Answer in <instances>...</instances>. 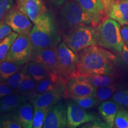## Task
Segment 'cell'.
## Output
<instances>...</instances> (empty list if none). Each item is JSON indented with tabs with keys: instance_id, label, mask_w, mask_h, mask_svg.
Returning <instances> with one entry per match:
<instances>
[{
	"instance_id": "8fae6325",
	"label": "cell",
	"mask_w": 128,
	"mask_h": 128,
	"mask_svg": "<svg viewBox=\"0 0 128 128\" xmlns=\"http://www.w3.org/2000/svg\"><path fill=\"white\" fill-rule=\"evenodd\" d=\"M68 126L66 108L63 103L55 104L48 110L44 128H64Z\"/></svg>"
},
{
	"instance_id": "9a60e30c",
	"label": "cell",
	"mask_w": 128,
	"mask_h": 128,
	"mask_svg": "<svg viewBox=\"0 0 128 128\" xmlns=\"http://www.w3.org/2000/svg\"><path fill=\"white\" fill-rule=\"evenodd\" d=\"M17 7L32 23L46 12L47 9L42 0H17Z\"/></svg>"
},
{
	"instance_id": "d590c367",
	"label": "cell",
	"mask_w": 128,
	"mask_h": 128,
	"mask_svg": "<svg viewBox=\"0 0 128 128\" xmlns=\"http://www.w3.org/2000/svg\"><path fill=\"white\" fill-rule=\"evenodd\" d=\"M14 91L5 82H0V98L13 93Z\"/></svg>"
},
{
	"instance_id": "f35d334b",
	"label": "cell",
	"mask_w": 128,
	"mask_h": 128,
	"mask_svg": "<svg viewBox=\"0 0 128 128\" xmlns=\"http://www.w3.org/2000/svg\"><path fill=\"white\" fill-rule=\"evenodd\" d=\"M102 1V2L103 3L104 7L106 10L107 11V12H108H108H109V10L111 7V6L113 4V3L114 2V0H100Z\"/></svg>"
},
{
	"instance_id": "f1b7e54d",
	"label": "cell",
	"mask_w": 128,
	"mask_h": 128,
	"mask_svg": "<svg viewBox=\"0 0 128 128\" xmlns=\"http://www.w3.org/2000/svg\"><path fill=\"white\" fill-rule=\"evenodd\" d=\"M114 127L128 128V112L124 108H119L114 120Z\"/></svg>"
},
{
	"instance_id": "ffe728a7",
	"label": "cell",
	"mask_w": 128,
	"mask_h": 128,
	"mask_svg": "<svg viewBox=\"0 0 128 128\" xmlns=\"http://www.w3.org/2000/svg\"><path fill=\"white\" fill-rule=\"evenodd\" d=\"M66 82L57 75L51 72L48 76L37 83L33 96L55 90L62 85L66 84Z\"/></svg>"
},
{
	"instance_id": "484cf974",
	"label": "cell",
	"mask_w": 128,
	"mask_h": 128,
	"mask_svg": "<svg viewBox=\"0 0 128 128\" xmlns=\"http://www.w3.org/2000/svg\"><path fill=\"white\" fill-rule=\"evenodd\" d=\"M116 90V87L113 85L103 86L96 88L94 97L97 99L98 103L105 102L112 97Z\"/></svg>"
},
{
	"instance_id": "7c38bea8",
	"label": "cell",
	"mask_w": 128,
	"mask_h": 128,
	"mask_svg": "<svg viewBox=\"0 0 128 128\" xmlns=\"http://www.w3.org/2000/svg\"><path fill=\"white\" fill-rule=\"evenodd\" d=\"M65 84L57 88L31 97L33 108H50L56 104L61 97L65 98Z\"/></svg>"
},
{
	"instance_id": "d4e9b609",
	"label": "cell",
	"mask_w": 128,
	"mask_h": 128,
	"mask_svg": "<svg viewBox=\"0 0 128 128\" xmlns=\"http://www.w3.org/2000/svg\"><path fill=\"white\" fill-rule=\"evenodd\" d=\"M18 34V33L13 32L2 40H0V62L6 60L11 46Z\"/></svg>"
},
{
	"instance_id": "83f0119b",
	"label": "cell",
	"mask_w": 128,
	"mask_h": 128,
	"mask_svg": "<svg viewBox=\"0 0 128 128\" xmlns=\"http://www.w3.org/2000/svg\"><path fill=\"white\" fill-rule=\"evenodd\" d=\"M27 72V68L26 65L23 66V68L16 72L14 74L11 76L7 81H5V82L10 87L12 90H13L14 92H16V90H17L19 84H20V81L23 79V76H25Z\"/></svg>"
},
{
	"instance_id": "4dcf8cb0",
	"label": "cell",
	"mask_w": 128,
	"mask_h": 128,
	"mask_svg": "<svg viewBox=\"0 0 128 128\" xmlns=\"http://www.w3.org/2000/svg\"><path fill=\"white\" fill-rule=\"evenodd\" d=\"M112 99L119 106L128 107V90L115 92Z\"/></svg>"
},
{
	"instance_id": "ac0fdd59",
	"label": "cell",
	"mask_w": 128,
	"mask_h": 128,
	"mask_svg": "<svg viewBox=\"0 0 128 128\" xmlns=\"http://www.w3.org/2000/svg\"><path fill=\"white\" fill-rule=\"evenodd\" d=\"M28 97L23 94L12 93L0 98V113L15 111L26 103Z\"/></svg>"
},
{
	"instance_id": "603a6c76",
	"label": "cell",
	"mask_w": 128,
	"mask_h": 128,
	"mask_svg": "<svg viewBox=\"0 0 128 128\" xmlns=\"http://www.w3.org/2000/svg\"><path fill=\"white\" fill-rule=\"evenodd\" d=\"M23 68L14 62L4 60L0 62V82H5L8 78Z\"/></svg>"
},
{
	"instance_id": "cb8c5ba5",
	"label": "cell",
	"mask_w": 128,
	"mask_h": 128,
	"mask_svg": "<svg viewBox=\"0 0 128 128\" xmlns=\"http://www.w3.org/2000/svg\"><path fill=\"white\" fill-rule=\"evenodd\" d=\"M82 77L87 80L96 88L110 86L113 84L114 81L113 76L110 75H92Z\"/></svg>"
},
{
	"instance_id": "ba28073f",
	"label": "cell",
	"mask_w": 128,
	"mask_h": 128,
	"mask_svg": "<svg viewBox=\"0 0 128 128\" xmlns=\"http://www.w3.org/2000/svg\"><path fill=\"white\" fill-rule=\"evenodd\" d=\"M96 88L82 76H72L65 84V98H77L95 96Z\"/></svg>"
},
{
	"instance_id": "4316f807",
	"label": "cell",
	"mask_w": 128,
	"mask_h": 128,
	"mask_svg": "<svg viewBox=\"0 0 128 128\" xmlns=\"http://www.w3.org/2000/svg\"><path fill=\"white\" fill-rule=\"evenodd\" d=\"M50 108H34L32 128H41L44 126V120Z\"/></svg>"
},
{
	"instance_id": "52a82bcc",
	"label": "cell",
	"mask_w": 128,
	"mask_h": 128,
	"mask_svg": "<svg viewBox=\"0 0 128 128\" xmlns=\"http://www.w3.org/2000/svg\"><path fill=\"white\" fill-rule=\"evenodd\" d=\"M31 55L32 43L29 34H18L5 60L23 65L29 61Z\"/></svg>"
},
{
	"instance_id": "e575fe53",
	"label": "cell",
	"mask_w": 128,
	"mask_h": 128,
	"mask_svg": "<svg viewBox=\"0 0 128 128\" xmlns=\"http://www.w3.org/2000/svg\"><path fill=\"white\" fill-rule=\"evenodd\" d=\"M0 128H22L18 123L12 119L0 120Z\"/></svg>"
},
{
	"instance_id": "d6986e66",
	"label": "cell",
	"mask_w": 128,
	"mask_h": 128,
	"mask_svg": "<svg viewBox=\"0 0 128 128\" xmlns=\"http://www.w3.org/2000/svg\"><path fill=\"white\" fill-rule=\"evenodd\" d=\"M119 108V105L113 100H106L100 105L98 108L99 113L108 128L114 127L115 118Z\"/></svg>"
},
{
	"instance_id": "e0dca14e",
	"label": "cell",
	"mask_w": 128,
	"mask_h": 128,
	"mask_svg": "<svg viewBox=\"0 0 128 128\" xmlns=\"http://www.w3.org/2000/svg\"><path fill=\"white\" fill-rule=\"evenodd\" d=\"M108 17L122 26L128 24V0H114L108 12Z\"/></svg>"
},
{
	"instance_id": "836d02e7",
	"label": "cell",
	"mask_w": 128,
	"mask_h": 128,
	"mask_svg": "<svg viewBox=\"0 0 128 128\" xmlns=\"http://www.w3.org/2000/svg\"><path fill=\"white\" fill-rule=\"evenodd\" d=\"M12 32L13 31L10 27L5 23L4 21L2 20L0 22V40H2Z\"/></svg>"
},
{
	"instance_id": "9c48e42d",
	"label": "cell",
	"mask_w": 128,
	"mask_h": 128,
	"mask_svg": "<svg viewBox=\"0 0 128 128\" xmlns=\"http://www.w3.org/2000/svg\"><path fill=\"white\" fill-rule=\"evenodd\" d=\"M3 21L12 31L18 34H29L33 27L28 16L21 12L18 7L14 6L7 12Z\"/></svg>"
},
{
	"instance_id": "6da1fadb",
	"label": "cell",
	"mask_w": 128,
	"mask_h": 128,
	"mask_svg": "<svg viewBox=\"0 0 128 128\" xmlns=\"http://www.w3.org/2000/svg\"><path fill=\"white\" fill-rule=\"evenodd\" d=\"M77 55L78 62L72 76H113L116 58L111 51L100 46L92 45L82 49Z\"/></svg>"
},
{
	"instance_id": "5bb4252c",
	"label": "cell",
	"mask_w": 128,
	"mask_h": 128,
	"mask_svg": "<svg viewBox=\"0 0 128 128\" xmlns=\"http://www.w3.org/2000/svg\"><path fill=\"white\" fill-rule=\"evenodd\" d=\"M32 60L42 63L51 72L59 76L57 46L46 48L39 51L30 58L29 61Z\"/></svg>"
},
{
	"instance_id": "1f68e13d",
	"label": "cell",
	"mask_w": 128,
	"mask_h": 128,
	"mask_svg": "<svg viewBox=\"0 0 128 128\" xmlns=\"http://www.w3.org/2000/svg\"><path fill=\"white\" fill-rule=\"evenodd\" d=\"M13 6V0H0V22L4 20L5 16Z\"/></svg>"
},
{
	"instance_id": "4fadbf2b",
	"label": "cell",
	"mask_w": 128,
	"mask_h": 128,
	"mask_svg": "<svg viewBox=\"0 0 128 128\" xmlns=\"http://www.w3.org/2000/svg\"><path fill=\"white\" fill-rule=\"evenodd\" d=\"M82 8L93 19L92 26L96 28L103 22L108 16L100 0H76Z\"/></svg>"
},
{
	"instance_id": "7402d4cb",
	"label": "cell",
	"mask_w": 128,
	"mask_h": 128,
	"mask_svg": "<svg viewBox=\"0 0 128 128\" xmlns=\"http://www.w3.org/2000/svg\"><path fill=\"white\" fill-rule=\"evenodd\" d=\"M36 86V81L27 73L20 81L16 92L28 97L30 96L31 98L34 96Z\"/></svg>"
},
{
	"instance_id": "7a4b0ae2",
	"label": "cell",
	"mask_w": 128,
	"mask_h": 128,
	"mask_svg": "<svg viewBox=\"0 0 128 128\" xmlns=\"http://www.w3.org/2000/svg\"><path fill=\"white\" fill-rule=\"evenodd\" d=\"M29 36L32 43L30 58L39 51L58 46L60 42V36L56 29L52 17L47 12L35 20Z\"/></svg>"
},
{
	"instance_id": "2e32d148",
	"label": "cell",
	"mask_w": 128,
	"mask_h": 128,
	"mask_svg": "<svg viewBox=\"0 0 128 128\" xmlns=\"http://www.w3.org/2000/svg\"><path fill=\"white\" fill-rule=\"evenodd\" d=\"M33 106L31 103H26L14 111L10 118L17 122L22 128H32L33 118Z\"/></svg>"
},
{
	"instance_id": "8992f818",
	"label": "cell",
	"mask_w": 128,
	"mask_h": 128,
	"mask_svg": "<svg viewBox=\"0 0 128 128\" xmlns=\"http://www.w3.org/2000/svg\"><path fill=\"white\" fill-rule=\"evenodd\" d=\"M57 56L59 76L66 82L76 71L78 55L62 42L57 46Z\"/></svg>"
},
{
	"instance_id": "44dd1931",
	"label": "cell",
	"mask_w": 128,
	"mask_h": 128,
	"mask_svg": "<svg viewBox=\"0 0 128 128\" xmlns=\"http://www.w3.org/2000/svg\"><path fill=\"white\" fill-rule=\"evenodd\" d=\"M27 72L36 81L39 82L51 73L46 67L40 62L32 60L26 65Z\"/></svg>"
},
{
	"instance_id": "8d00e7d4",
	"label": "cell",
	"mask_w": 128,
	"mask_h": 128,
	"mask_svg": "<svg viewBox=\"0 0 128 128\" xmlns=\"http://www.w3.org/2000/svg\"><path fill=\"white\" fill-rule=\"evenodd\" d=\"M120 56L123 62L128 66V47L125 44H124L122 50L120 53Z\"/></svg>"
},
{
	"instance_id": "3957f363",
	"label": "cell",
	"mask_w": 128,
	"mask_h": 128,
	"mask_svg": "<svg viewBox=\"0 0 128 128\" xmlns=\"http://www.w3.org/2000/svg\"><path fill=\"white\" fill-rule=\"evenodd\" d=\"M120 24L111 18H107L96 28L97 45L120 54L124 45Z\"/></svg>"
},
{
	"instance_id": "d6a6232c",
	"label": "cell",
	"mask_w": 128,
	"mask_h": 128,
	"mask_svg": "<svg viewBox=\"0 0 128 128\" xmlns=\"http://www.w3.org/2000/svg\"><path fill=\"white\" fill-rule=\"evenodd\" d=\"M83 128H108L105 122H103L100 118H97L94 120L86 123Z\"/></svg>"
},
{
	"instance_id": "277c9868",
	"label": "cell",
	"mask_w": 128,
	"mask_h": 128,
	"mask_svg": "<svg viewBox=\"0 0 128 128\" xmlns=\"http://www.w3.org/2000/svg\"><path fill=\"white\" fill-rule=\"evenodd\" d=\"M62 27L71 30L78 27L93 25V19L77 1H69L62 7L60 13Z\"/></svg>"
},
{
	"instance_id": "5b68a950",
	"label": "cell",
	"mask_w": 128,
	"mask_h": 128,
	"mask_svg": "<svg viewBox=\"0 0 128 128\" xmlns=\"http://www.w3.org/2000/svg\"><path fill=\"white\" fill-rule=\"evenodd\" d=\"M64 42L76 54L90 46L97 45L96 28L86 26L72 28L64 34Z\"/></svg>"
},
{
	"instance_id": "f546056e",
	"label": "cell",
	"mask_w": 128,
	"mask_h": 128,
	"mask_svg": "<svg viewBox=\"0 0 128 128\" xmlns=\"http://www.w3.org/2000/svg\"><path fill=\"white\" fill-rule=\"evenodd\" d=\"M74 101L81 108L87 109L94 108L98 104L97 99L94 96H87L74 99Z\"/></svg>"
},
{
	"instance_id": "74e56055",
	"label": "cell",
	"mask_w": 128,
	"mask_h": 128,
	"mask_svg": "<svg viewBox=\"0 0 128 128\" xmlns=\"http://www.w3.org/2000/svg\"><path fill=\"white\" fill-rule=\"evenodd\" d=\"M120 32L124 44L128 47V24L122 26L120 28Z\"/></svg>"
},
{
	"instance_id": "30bf717a",
	"label": "cell",
	"mask_w": 128,
	"mask_h": 128,
	"mask_svg": "<svg viewBox=\"0 0 128 128\" xmlns=\"http://www.w3.org/2000/svg\"><path fill=\"white\" fill-rule=\"evenodd\" d=\"M68 127L76 128L81 124L94 120L98 117L87 113L74 101L69 102L66 107Z\"/></svg>"
}]
</instances>
